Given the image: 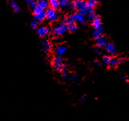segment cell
Listing matches in <instances>:
<instances>
[{
	"instance_id": "6da1fadb",
	"label": "cell",
	"mask_w": 129,
	"mask_h": 121,
	"mask_svg": "<svg viewBox=\"0 0 129 121\" xmlns=\"http://www.w3.org/2000/svg\"><path fill=\"white\" fill-rule=\"evenodd\" d=\"M75 8L78 10L79 14L82 16L87 15L90 9L87 6L86 3L83 0H76L74 2Z\"/></svg>"
},
{
	"instance_id": "7a4b0ae2",
	"label": "cell",
	"mask_w": 129,
	"mask_h": 121,
	"mask_svg": "<svg viewBox=\"0 0 129 121\" xmlns=\"http://www.w3.org/2000/svg\"><path fill=\"white\" fill-rule=\"evenodd\" d=\"M46 18L49 21H56L58 19V15L56 10L49 7L46 11Z\"/></svg>"
},
{
	"instance_id": "3957f363",
	"label": "cell",
	"mask_w": 129,
	"mask_h": 121,
	"mask_svg": "<svg viewBox=\"0 0 129 121\" xmlns=\"http://www.w3.org/2000/svg\"><path fill=\"white\" fill-rule=\"evenodd\" d=\"M67 30V26L65 24L57 25L53 29V33L56 36H61Z\"/></svg>"
},
{
	"instance_id": "277c9868",
	"label": "cell",
	"mask_w": 129,
	"mask_h": 121,
	"mask_svg": "<svg viewBox=\"0 0 129 121\" xmlns=\"http://www.w3.org/2000/svg\"><path fill=\"white\" fill-rule=\"evenodd\" d=\"M52 65H53V67L55 69L61 70V68H62L63 65H64L62 63V59L61 56H55L53 58V61H52Z\"/></svg>"
},
{
	"instance_id": "5b68a950",
	"label": "cell",
	"mask_w": 129,
	"mask_h": 121,
	"mask_svg": "<svg viewBox=\"0 0 129 121\" xmlns=\"http://www.w3.org/2000/svg\"><path fill=\"white\" fill-rule=\"evenodd\" d=\"M49 32H50V30H49V28L47 27L41 26L40 27L37 29V34L40 37L46 36V35L49 33Z\"/></svg>"
},
{
	"instance_id": "8992f818",
	"label": "cell",
	"mask_w": 129,
	"mask_h": 121,
	"mask_svg": "<svg viewBox=\"0 0 129 121\" xmlns=\"http://www.w3.org/2000/svg\"><path fill=\"white\" fill-rule=\"evenodd\" d=\"M106 44H107V40L104 36H100L99 38L96 39L95 44L97 47H103L106 46Z\"/></svg>"
},
{
	"instance_id": "52a82bcc",
	"label": "cell",
	"mask_w": 129,
	"mask_h": 121,
	"mask_svg": "<svg viewBox=\"0 0 129 121\" xmlns=\"http://www.w3.org/2000/svg\"><path fill=\"white\" fill-rule=\"evenodd\" d=\"M106 50L109 54L113 55L116 53V49H115V46L112 43H108L106 44Z\"/></svg>"
},
{
	"instance_id": "ba28073f",
	"label": "cell",
	"mask_w": 129,
	"mask_h": 121,
	"mask_svg": "<svg viewBox=\"0 0 129 121\" xmlns=\"http://www.w3.org/2000/svg\"><path fill=\"white\" fill-rule=\"evenodd\" d=\"M72 16L74 21H76V22H79L81 24H84L85 23V19L84 18V16L79 14V13H75V14L73 15Z\"/></svg>"
},
{
	"instance_id": "9c48e42d",
	"label": "cell",
	"mask_w": 129,
	"mask_h": 121,
	"mask_svg": "<svg viewBox=\"0 0 129 121\" xmlns=\"http://www.w3.org/2000/svg\"><path fill=\"white\" fill-rule=\"evenodd\" d=\"M66 52V47L63 45H59L56 48L55 52H56L57 56H62Z\"/></svg>"
},
{
	"instance_id": "30bf717a",
	"label": "cell",
	"mask_w": 129,
	"mask_h": 121,
	"mask_svg": "<svg viewBox=\"0 0 129 121\" xmlns=\"http://www.w3.org/2000/svg\"><path fill=\"white\" fill-rule=\"evenodd\" d=\"M34 18L37 22H42L46 18V12L43 10V12L37 15H34Z\"/></svg>"
},
{
	"instance_id": "8fae6325",
	"label": "cell",
	"mask_w": 129,
	"mask_h": 121,
	"mask_svg": "<svg viewBox=\"0 0 129 121\" xmlns=\"http://www.w3.org/2000/svg\"><path fill=\"white\" fill-rule=\"evenodd\" d=\"M92 26L95 29H98V28L102 26L101 20L100 17H98V16H96V17L94 18L93 20L92 21Z\"/></svg>"
},
{
	"instance_id": "7c38bea8",
	"label": "cell",
	"mask_w": 129,
	"mask_h": 121,
	"mask_svg": "<svg viewBox=\"0 0 129 121\" xmlns=\"http://www.w3.org/2000/svg\"><path fill=\"white\" fill-rule=\"evenodd\" d=\"M37 6L40 7L44 10L45 9H47L49 6V3L47 0H38L37 2Z\"/></svg>"
},
{
	"instance_id": "4fadbf2b",
	"label": "cell",
	"mask_w": 129,
	"mask_h": 121,
	"mask_svg": "<svg viewBox=\"0 0 129 121\" xmlns=\"http://www.w3.org/2000/svg\"><path fill=\"white\" fill-rule=\"evenodd\" d=\"M49 5L50 6L51 8L53 9H57L59 8L60 4L58 0H49Z\"/></svg>"
},
{
	"instance_id": "5bb4252c",
	"label": "cell",
	"mask_w": 129,
	"mask_h": 121,
	"mask_svg": "<svg viewBox=\"0 0 129 121\" xmlns=\"http://www.w3.org/2000/svg\"><path fill=\"white\" fill-rule=\"evenodd\" d=\"M9 4L11 6L12 8L13 9V11L16 13H18L20 11V8H19V6L16 4V3L14 0H10L9 1Z\"/></svg>"
},
{
	"instance_id": "9a60e30c",
	"label": "cell",
	"mask_w": 129,
	"mask_h": 121,
	"mask_svg": "<svg viewBox=\"0 0 129 121\" xmlns=\"http://www.w3.org/2000/svg\"><path fill=\"white\" fill-rule=\"evenodd\" d=\"M67 29H68L70 32L74 33L76 32V30H77V26H76V24L75 23V22H71V23L67 24Z\"/></svg>"
},
{
	"instance_id": "2e32d148",
	"label": "cell",
	"mask_w": 129,
	"mask_h": 121,
	"mask_svg": "<svg viewBox=\"0 0 129 121\" xmlns=\"http://www.w3.org/2000/svg\"><path fill=\"white\" fill-rule=\"evenodd\" d=\"M42 49L46 52H49L51 49L50 43L47 41H43L42 42Z\"/></svg>"
},
{
	"instance_id": "e0dca14e",
	"label": "cell",
	"mask_w": 129,
	"mask_h": 121,
	"mask_svg": "<svg viewBox=\"0 0 129 121\" xmlns=\"http://www.w3.org/2000/svg\"><path fill=\"white\" fill-rule=\"evenodd\" d=\"M75 22L74 19H73L72 15H68L63 19L62 22L64 24H69L71 23V22Z\"/></svg>"
},
{
	"instance_id": "ac0fdd59",
	"label": "cell",
	"mask_w": 129,
	"mask_h": 121,
	"mask_svg": "<svg viewBox=\"0 0 129 121\" xmlns=\"http://www.w3.org/2000/svg\"><path fill=\"white\" fill-rule=\"evenodd\" d=\"M87 15V19L89 21H92L94 18L96 17L95 13H94V12L93 9H90L89 11H88V12Z\"/></svg>"
},
{
	"instance_id": "d6986e66",
	"label": "cell",
	"mask_w": 129,
	"mask_h": 121,
	"mask_svg": "<svg viewBox=\"0 0 129 121\" xmlns=\"http://www.w3.org/2000/svg\"><path fill=\"white\" fill-rule=\"evenodd\" d=\"M87 6L89 9H93V7H96L97 5V3L96 0H88L86 3Z\"/></svg>"
},
{
	"instance_id": "ffe728a7",
	"label": "cell",
	"mask_w": 129,
	"mask_h": 121,
	"mask_svg": "<svg viewBox=\"0 0 129 121\" xmlns=\"http://www.w3.org/2000/svg\"><path fill=\"white\" fill-rule=\"evenodd\" d=\"M119 63V59H117L116 58H110V60L109 62V65H110V67H115Z\"/></svg>"
},
{
	"instance_id": "44dd1931",
	"label": "cell",
	"mask_w": 129,
	"mask_h": 121,
	"mask_svg": "<svg viewBox=\"0 0 129 121\" xmlns=\"http://www.w3.org/2000/svg\"><path fill=\"white\" fill-rule=\"evenodd\" d=\"M43 9L41 8L40 7L38 6H37L35 8L33 9V12H34V15H37V14H38V13H40V12H41L43 11Z\"/></svg>"
},
{
	"instance_id": "7402d4cb",
	"label": "cell",
	"mask_w": 129,
	"mask_h": 121,
	"mask_svg": "<svg viewBox=\"0 0 129 121\" xmlns=\"http://www.w3.org/2000/svg\"><path fill=\"white\" fill-rule=\"evenodd\" d=\"M58 1H59L60 6L63 7H66L69 3V0H58Z\"/></svg>"
},
{
	"instance_id": "603a6c76",
	"label": "cell",
	"mask_w": 129,
	"mask_h": 121,
	"mask_svg": "<svg viewBox=\"0 0 129 121\" xmlns=\"http://www.w3.org/2000/svg\"><path fill=\"white\" fill-rule=\"evenodd\" d=\"M30 27L31 29L34 30L37 29V27H38V22H37V21H35V19H34V20H32L30 23Z\"/></svg>"
},
{
	"instance_id": "cb8c5ba5",
	"label": "cell",
	"mask_w": 129,
	"mask_h": 121,
	"mask_svg": "<svg viewBox=\"0 0 129 121\" xmlns=\"http://www.w3.org/2000/svg\"><path fill=\"white\" fill-rule=\"evenodd\" d=\"M101 33H102L99 32L98 30H94L93 32V36L94 38L96 39V38H99V37L101 36Z\"/></svg>"
},
{
	"instance_id": "d4e9b609",
	"label": "cell",
	"mask_w": 129,
	"mask_h": 121,
	"mask_svg": "<svg viewBox=\"0 0 129 121\" xmlns=\"http://www.w3.org/2000/svg\"><path fill=\"white\" fill-rule=\"evenodd\" d=\"M28 4V5H29V7H30V9H34L37 6V2H35L34 0H31Z\"/></svg>"
},
{
	"instance_id": "484cf974",
	"label": "cell",
	"mask_w": 129,
	"mask_h": 121,
	"mask_svg": "<svg viewBox=\"0 0 129 121\" xmlns=\"http://www.w3.org/2000/svg\"><path fill=\"white\" fill-rule=\"evenodd\" d=\"M110 60V56H105L103 58V62H104L105 64H109V61Z\"/></svg>"
},
{
	"instance_id": "4316f807",
	"label": "cell",
	"mask_w": 129,
	"mask_h": 121,
	"mask_svg": "<svg viewBox=\"0 0 129 121\" xmlns=\"http://www.w3.org/2000/svg\"><path fill=\"white\" fill-rule=\"evenodd\" d=\"M61 75H62V77H64V78H66L67 77V71H62V73H61Z\"/></svg>"
},
{
	"instance_id": "83f0119b",
	"label": "cell",
	"mask_w": 129,
	"mask_h": 121,
	"mask_svg": "<svg viewBox=\"0 0 129 121\" xmlns=\"http://www.w3.org/2000/svg\"><path fill=\"white\" fill-rule=\"evenodd\" d=\"M70 9H71L72 10H75V9H76V8H75V5L74 2H73L71 4V5H70Z\"/></svg>"
},
{
	"instance_id": "f1b7e54d",
	"label": "cell",
	"mask_w": 129,
	"mask_h": 121,
	"mask_svg": "<svg viewBox=\"0 0 129 121\" xmlns=\"http://www.w3.org/2000/svg\"><path fill=\"white\" fill-rule=\"evenodd\" d=\"M76 79H77V76H76V75H75V74H73V75L71 76V79L73 81H75Z\"/></svg>"
},
{
	"instance_id": "f546056e",
	"label": "cell",
	"mask_w": 129,
	"mask_h": 121,
	"mask_svg": "<svg viewBox=\"0 0 129 121\" xmlns=\"http://www.w3.org/2000/svg\"><path fill=\"white\" fill-rule=\"evenodd\" d=\"M94 53H95L96 55H100V50H97V49H95V50H94Z\"/></svg>"
},
{
	"instance_id": "4dcf8cb0",
	"label": "cell",
	"mask_w": 129,
	"mask_h": 121,
	"mask_svg": "<svg viewBox=\"0 0 129 121\" xmlns=\"http://www.w3.org/2000/svg\"><path fill=\"white\" fill-rule=\"evenodd\" d=\"M124 62H125V59H121L120 60H119V63L122 64V63H124Z\"/></svg>"
},
{
	"instance_id": "1f68e13d",
	"label": "cell",
	"mask_w": 129,
	"mask_h": 121,
	"mask_svg": "<svg viewBox=\"0 0 129 121\" xmlns=\"http://www.w3.org/2000/svg\"><path fill=\"white\" fill-rule=\"evenodd\" d=\"M94 64H95L97 66H100V65H101V64H100L99 62H98V61H96V62H94Z\"/></svg>"
},
{
	"instance_id": "d6a6232c",
	"label": "cell",
	"mask_w": 129,
	"mask_h": 121,
	"mask_svg": "<svg viewBox=\"0 0 129 121\" xmlns=\"http://www.w3.org/2000/svg\"><path fill=\"white\" fill-rule=\"evenodd\" d=\"M85 101H86V99H85V98H82V99H81V102H82V103H84V102H85Z\"/></svg>"
},
{
	"instance_id": "836d02e7",
	"label": "cell",
	"mask_w": 129,
	"mask_h": 121,
	"mask_svg": "<svg viewBox=\"0 0 129 121\" xmlns=\"http://www.w3.org/2000/svg\"><path fill=\"white\" fill-rule=\"evenodd\" d=\"M30 1L31 0H24V1H25L26 3H29Z\"/></svg>"
},
{
	"instance_id": "e575fe53",
	"label": "cell",
	"mask_w": 129,
	"mask_h": 121,
	"mask_svg": "<svg viewBox=\"0 0 129 121\" xmlns=\"http://www.w3.org/2000/svg\"><path fill=\"white\" fill-rule=\"evenodd\" d=\"M96 1H101V0H96Z\"/></svg>"
}]
</instances>
